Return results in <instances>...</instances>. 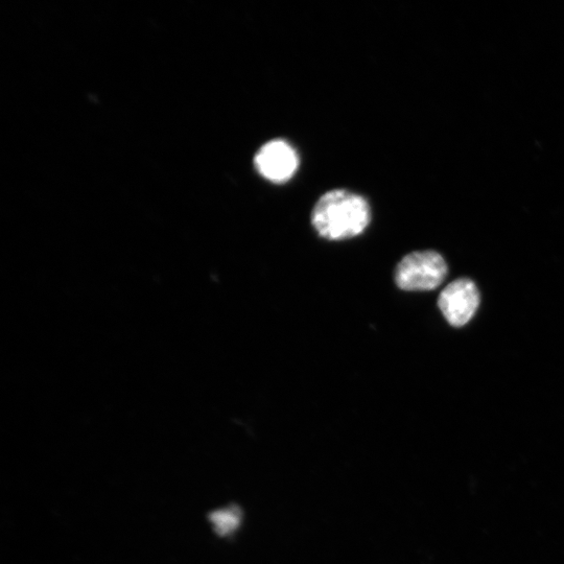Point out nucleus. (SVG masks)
Here are the masks:
<instances>
[{
    "mask_svg": "<svg viewBox=\"0 0 564 564\" xmlns=\"http://www.w3.org/2000/svg\"><path fill=\"white\" fill-rule=\"evenodd\" d=\"M480 294L473 280L460 278L446 287L438 298V307L454 327H462L475 316Z\"/></svg>",
    "mask_w": 564,
    "mask_h": 564,
    "instance_id": "4",
    "label": "nucleus"
},
{
    "mask_svg": "<svg viewBox=\"0 0 564 564\" xmlns=\"http://www.w3.org/2000/svg\"><path fill=\"white\" fill-rule=\"evenodd\" d=\"M258 174L275 183H286L293 178L299 168V156L294 147L285 139L268 141L254 157Z\"/></svg>",
    "mask_w": 564,
    "mask_h": 564,
    "instance_id": "3",
    "label": "nucleus"
},
{
    "mask_svg": "<svg viewBox=\"0 0 564 564\" xmlns=\"http://www.w3.org/2000/svg\"><path fill=\"white\" fill-rule=\"evenodd\" d=\"M242 516L241 509L237 506H232L211 513L209 520L219 535L226 536L240 527Z\"/></svg>",
    "mask_w": 564,
    "mask_h": 564,
    "instance_id": "5",
    "label": "nucleus"
},
{
    "mask_svg": "<svg viewBox=\"0 0 564 564\" xmlns=\"http://www.w3.org/2000/svg\"><path fill=\"white\" fill-rule=\"evenodd\" d=\"M311 221L321 238L344 241L358 237L370 224L367 200L347 190L325 193L313 208Z\"/></svg>",
    "mask_w": 564,
    "mask_h": 564,
    "instance_id": "1",
    "label": "nucleus"
},
{
    "mask_svg": "<svg viewBox=\"0 0 564 564\" xmlns=\"http://www.w3.org/2000/svg\"><path fill=\"white\" fill-rule=\"evenodd\" d=\"M448 265L436 251H415L406 255L395 268L396 286L407 292L432 291L448 276Z\"/></svg>",
    "mask_w": 564,
    "mask_h": 564,
    "instance_id": "2",
    "label": "nucleus"
}]
</instances>
